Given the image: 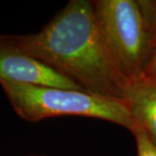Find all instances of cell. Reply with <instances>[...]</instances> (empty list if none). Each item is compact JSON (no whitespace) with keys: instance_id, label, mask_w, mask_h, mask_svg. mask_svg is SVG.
<instances>
[{"instance_id":"cell-1","label":"cell","mask_w":156,"mask_h":156,"mask_svg":"<svg viewBox=\"0 0 156 156\" xmlns=\"http://www.w3.org/2000/svg\"><path fill=\"white\" fill-rule=\"evenodd\" d=\"M18 50L91 94L125 102L130 81L107 47L93 1L71 0L37 33L5 35Z\"/></svg>"},{"instance_id":"cell-2","label":"cell","mask_w":156,"mask_h":156,"mask_svg":"<svg viewBox=\"0 0 156 156\" xmlns=\"http://www.w3.org/2000/svg\"><path fill=\"white\" fill-rule=\"evenodd\" d=\"M18 116L30 122L58 116H83L115 123L132 132L136 124L125 102L86 91L0 79Z\"/></svg>"},{"instance_id":"cell-3","label":"cell","mask_w":156,"mask_h":156,"mask_svg":"<svg viewBox=\"0 0 156 156\" xmlns=\"http://www.w3.org/2000/svg\"><path fill=\"white\" fill-rule=\"evenodd\" d=\"M95 20L117 65L130 80L141 77L149 59V37L138 0H95Z\"/></svg>"},{"instance_id":"cell-4","label":"cell","mask_w":156,"mask_h":156,"mask_svg":"<svg viewBox=\"0 0 156 156\" xmlns=\"http://www.w3.org/2000/svg\"><path fill=\"white\" fill-rule=\"evenodd\" d=\"M0 79L84 91L69 79L18 50L3 34H0Z\"/></svg>"},{"instance_id":"cell-5","label":"cell","mask_w":156,"mask_h":156,"mask_svg":"<svg viewBox=\"0 0 156 156\" xmlns=\"http://www.w3.org/2000/svg\"><path fill=\"white\" fill-rule=\"evenodd\" d=\"M125 103L136 124L156 147V78L132 81Z\"/></svg>"},{"instance_id":"cell-6","label":"cell","mask_w":156,"mask_h":156,"mask_svg":"<svg viewBox=\"0 0 156 156\" xmlns=\"http://www.w3.org/2000/svg\"><path fill=\"white\" fill-rule=\"evenodd\" d=\"M138 3L148 31L150 58L156 49V0H138Z\"/></svg>"},{"instance_id":"cell-7","label":"cell","mask_w":156,"mask_h":156,"mask_svg":"<svg viewBox=\"0 0 156 156\" xmlns=\"http://www.w3.org/2000/svg\"><path fill=\"white\" fill-rule=\"evenodd\" d=\"M131 133L135 139L137 156H156V147L140 128L136 127Z\"/></svg>"},{"instance_id":"cell-8","label":"cell","mask_w":156,"mask_h":156,"mask_svg":"<svg viewBox=\"0 0 156 156\" xmlns=\"http://www.w3.org/2000/svg\"><path fill=\"white\" fill-rule=\"evenodd\" d=\"M153 76H156V49L152 53L141 76V77H153Z\"/></svg>"},{"instance_id":"cell-9","label":"cell","mask_w":156,"mask_h":156,"mask_svg":"<svg viewBox=\"0 0 156 156\" xmlns=\"http://www.w3.org/2000/svg\"><path fill=\"white\" fill-rule=\"evenodd\" d=\"M23 156H45V155H43V154H28V155H23Z\"/></svg>"},{"instance_id":"cell-10","label":"cell","mask_w":156,"mask_h":156,"mask_svg":"<svg viewBox=\"0 0 156 156\" xmlns=\"http://www.w3.org/2000/svg\"><path fill=\"white\" fill-rule=\"evenodd\" d=\"M153 77H154V78H156V76H153Z\"/></svg>"}]
</instances>
